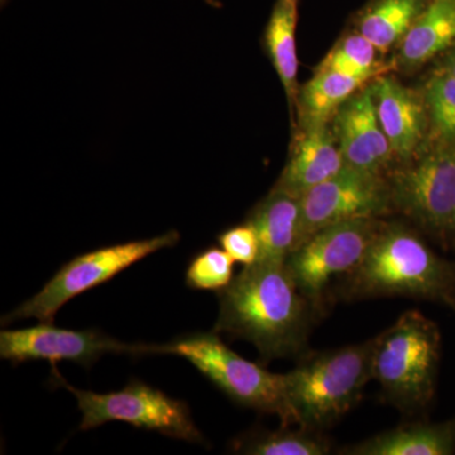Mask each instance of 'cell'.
I'll list each match as a JSON object with an SVG mask.
<instances>
[{
  "mask_svg": "<svg viewBox=\"0 0 455 455\" xmlns=\"http://www.w3.org/2000/svg\"><path fill=\"white\" fill-rule=\"evenodd\" d=\"M152 347L127 344L99 331H70L41 323L20 331H2L0 357L20 363L26 361H70L90 368L108 353L147 355Z\"/></svg>",
  "mask_w": 455,
  "mask_h": 455,
  "instance_id": "cell-11",
  "label": "cell"
},
{
  "mask_svg": "<svg viewBox=\"0 0 455 455\" xmlns=\"http://www.w3.org/2000/svg\"><path fill=\"white\" fill-rule=\"evenodd\" d=\"M346 166L334 132L325 127L301 130L281 173L278 190L301 197Z\"/></svg>",
  "mask_w": 455,
  "mask_h": 455,
  "instance_id": "cell-14",
  "label": "cell"
},
{
  "mask_svg": "<svg viewBox=\"0 0 455 455\" xmlns=\"http://www.w3.org/2000/svg\"><path fill=\"white\" fill-rule=\"evenodd\" d=\"M209 3H212V0H208Z\"/></svg>",
  "mask_w": 455,
  "mask_h": 455,
  "instance_id": "cell-28",
  "label": "cell"
},
{
  "mask_svg": "<svg viewBox=\"0 0 455 455\" xmlns=\"http://www.w3.org/2000/svg\"><path fill=\"white\" fill-rule=\"evenodd\" d=\"M387 182L394 208L430 232L449 230L455 214V140H439Z\"/></svg>",
  "mask_w": 455,
  "mask_h": 455,
  "instance_id": "cell-9",
  "label": "cell"
},
{
  "mask_svg": "<svg viewBox=\"0 0 455 455\" xmlns=\"http://www.w3.org/2000/svg\"><path fill=\"white\" fill-rule=\"evenodd\" d=\"M340 278L337 291L346 300L400 296L455 305V266L403 224L382 221L357 266Z\"/></svg>",
  "mask_w": 455,
  "mask_h": 455,
  "instance_id": "cell-2",
  "label": "cell"
},
{
  "mask_svg": "<svg viewBox=\"0 0 455 455\" xmlns=\"http://www.w3.org/2000/svg\"><path fill=\"white\" fill-rule=\"evenodd\" d=\"M442 71H444V73L455 77V49H453V51L449 53L447 59H445Z\"/></svg>",
  "mask_w": 455,
  "mask_h": 455,
  "instance_id": "cell-26",
  "label": "cell"
},
{
  "mask_svg": "<svg viewBox=\"0 0 455 455\" xmlns=\"http://www.w3.org/2000/svg\"><path fill=\"white\" fill-rule=\"evenodd\" d=\"M235 451L250 455H326L331 451V442L323 431L291 430L283 427L277 431H259L236 440Z\"/></svg>",
  "mask_w": 455,
  "mask_h": 455,
  "instance_id": "cell-21",
  "label": "cell"
},
{
  "mask_svg": "<svg viewBox=\"0 0 455 455\" xmlns=\"http://www.w3.org/2000/svg\"><path fill=\"white\" fill-rule=\"evenodd\" d=\"M334 134L347 166L382 175L394 151L377 116L371 86L340 107L334 116Z\"/></svg>",
  "mask_w": 455,
  "mask_h": 455,
  "instance_id": "cell-12",
  "label": "cell"
},
{
  "mask_svg": "<svg viewBox=\"0 0 455 455\" xmlns=\"http://www.w3.org/2000/svg\"><path fill=\"white\" fill-rule=\"evenodd\" d=\"M455 424H407L344 448L348 455H451Z\"/></svg>",
  "mask_w": 455,
  "mask_h": 455,
  "instance_id": "cell-16",
  "label": "cell"
},
{
  "mask_svg": "<svg viewBox=\"0 0 455 455\" xmlns=\"http://www.w3.org/2000/svg\"><path fill=\"white\" fill-rule=\"evenodd\" d=\"M152 353L188 359L230 400L278 416L283 427L295 425L283 374L268 372L259 364L236 355L215 331L187 335L164 346H154Z\"/></svg>",
  "mask_w": 455,
  "mask_h": 455,
  "instance_id": "cell-5",
  "label": "cell"
},
{
  "mask_svg": "<svg viewBox=\"0 0 455 455\" xmlns=\"http://www.w3.org/2000/svg\"><path fill=\"white\" fill-rule=\"evenodd\" d=\"M371 88L377 116L394 155L409 161L425 136L427 107L394 77L379 76Z\"/></svg>",
  "mask_w": 455,
  "mask_h": 455,
  "instance_id": "cell-13",
  "label": "cell"
},
{
  "mask_svg": "<svg viewBox=\"0 0 455 455\" xmlns=\"http://www.w3.org/2000/svg\"><path fill=\"white\" fill-rule=\"evenodd\" d=\"M300 220V197L272 188L247 220L259 242L257 262H286L298 247Z\"/></svg>",
  "mask_w": 455,
  "mask_h": 455,
  "instance_id": "cell-15",
  "label": "cell"
},
{
  "mask_svg": "<svg viewBox=\"0 0 455 455\" xmlns=\"http://www.w3.org/2000/svg\"><path fill=\"white\" fill-rule=\"evenodd\" d=\"M218 299L215 333L250 341L265 361L309 352L311 329L322 311L299 290L286 262L244 266Z\"/></svg>",
  "mask_w": 455,
  "mask_h": 455,
  "instance_id": "cell-1",
  "label": "cell"
},
{
  "mask_svg": "<svg viewBox=\"0 0 455 455\" xmlns=\"http://www.w3.org/2000/svg\"><path fill=\"white\" fill-rule=\"evenodd\" d=\"M299 245L319 230L357 220H379L390 212V187L382 175L344 166L300 197ZM296 247V248H298Z\"/></svg>",
  "mask_w": 455,
  "mask_h": 455,
  "instance_id": "cell-10",
  "label": "cell"
},
{
  "mask_svg": "<svg viewBox=\"0 0 455 455\" xmlns=\"http://www.w3.org/2000/svg\"><path fill=\"white\" fill-rule=\"evenodd\" d=\"M427 4V0H376L359 18V33L386 53L403 40Z\"/></svg>",
  "mask_w": 455,
  "mask_h": 455,
  "instance_id": "cell-20",
  "label": "cell"
},
{
  "mask_svg": "<svg viewBox=\"0 0 455 455\" xmlns=\"http://www.w3.org/2000/svg\"><path fill=\"white\" fill-rule=\"evenodd\" d=\"M449 230H451V232L453 233L455 236V214L453 217V220H451V228H449Z\"/></svg>",
  "mask_w": 455,
  "mask_h": 455,
  "instance_id": "cell-27",
  "label": "cell"
},
{
  "mask_svg": "<svg viewBox=\"0 0 455 455\" xmlns=\"http://www.w3.org/2000/svg\"><path fill=\"white\" fill-rule=\"evenodd\" d=\"M179 239V233L171 230L154 238L99 248L75 257L62 266L40 292L3 317V324L31 317L40 323L53 324L56 314L75 296L108 283L149 254L172 247Z\"/></svg>",
  "mask_w": 455,
  "mask_h": 455,
  "instance_id": "cell-6",
  "label": "cell"
},
{
  "mask_svg": "<svg viewBox=\"0 0 455 455\" xmlns=\"http://www.w3.org/2000/svg\"><path fill=\"white\" fill-rule=\"evenodd\" d=\"M298 2H299V0H298Z\"/></svg>",
  "mask_w": 455,
  "mask_h": 455,
  "instance_id": "cell-29",
  "label": "cell"
},
{
  "mask_svg": "<svg viewBox=\"0 0 455 455\" xmlns=\"http://www.w3.org/2000/svg\"><path fill=\"white\" fill-rule=\"evenodd\" d=\"M56 379L76 397L83 419L80 429L92 430L110 421H123L163 435L191 443H204L187 403L176 400L140 381H132L121 391L97 394L79 390Z\"/></svg>",
  "mask_w": 455,
  "mask_h": 455,
  "instance_id": "cell-7",
  "label": "cell"
},
{
  "mask_svg": "<svg viewBox=\"0 0 455 455\" xmlns=\"http://www.w3.org/2000/svg\"><path fill=\"white\" fill-rule=\"evenodd\" d=\"M425 107L439 140H455V77L440 71L427 83Z\"/></svg>",
  "mask_w": 455,
  "mask_h": 455,
  "instance_id": "cell-23",
  "label": "cell"
},
{
  "mask_svg": "<svg viewBox=\"0 0 455 455\" xmlns=\"http://www.w3.org/2000/svg\"><path fill=\"white\" fill-rule=\"evenodd\" d=\"M235 259L223 248H209L197 254L187 269V284L193 290L220 291L232 283Z\"/></svg>",
  "mask_w": 455,
  "mask_h": 455,
  "instance_id": "cell-24",
  "label": "cell"
},
{
  "mask_svg": "<svg viewBox=\"0 0 455 455\" xmlns=\"http://www.w3.org/2000/svg\"><path fill=\"white\" fill-rule=\"evenodd\" d=\"M381 223L357 220L326 227L287 257V268L299 290L322 313L331 281L357 266Z\"/></svg>",
  "mask_w": 455,
  "mask_h": 455,
  "instance_id": "cell-8",
  "label": "cell"
},
{
  "mask_svg": "<svg viewBox=\"0 0 455 455\" xmlns=\"http://www.w3.org/2000/svg\"><path fill=\"white\" fill-rule=\"evenodd\" d=\"M379 51L362 33L347 36L329 52L319 65L320 70L348 75L368 82L381 76L386 70L377 62Z\"/></svg>",
  "mask_w": 455,
  "mask_h": 455,
  "instance_id": "cell-22",
  "label": "cell"
},
{
  "mask_svg": "<svg viewBox=\"0 0 455 455\" xmlns=\"http://www.w3.org/2000/svg\"><path fill=\"white\" fill-rule=\"evenodd\" d=\"M439 359L438 326L420 311L409 310L374 338L373 379L390 405L414 414L433 398Z\"/></svg>",
  "mask_w": 455,
  "mask_h": 455,
  "instance_id": "cell-4",
  "label": "cell"
},
{
  "mask_svg": "<svg viewBox=\"0 0 455 455\" xmlns=\"http://www.w3.org/2000/svg\"><path fill=\"white\" fill-rule=\"evenodd\" d=\"M220 248L235 262L241 263L243 266H250L256 263L259 257V242L256 232L251 224L245 221L242 226L230 228L226 232L218 236Z\"/></svg>",
  "mask_w": 455,
  "mask_h": 455,
  "instance_id": "cell-25",
  "label": "cell"
},
{
  "mask_svg": "<svg viewBox=\"0 0 455 455\" xmlns=\"http://www.w3.org/2000/svg\"><path fill=\"white\" fill-rule=\"evenodd\" d=\"M298 3V0H277L265 32L269 59L283 83L291 108L299 94L295 38Z\"/></svg>",
  "mask_w": 455,
  "mask_h": 455,
  "instance_id": "cell-19",
  "label": "cell"
},
{
  "mask_svg": "<svg viewBox=\"0 0 455 455\" xmlns=\"http://www.w3.org/2000/svg\"><path fill=\"white\" fill-rule=\"evenodd\" d=\"M374 338L324 352H307L284 373L295 425L323 431L348 414L372 376Z\"/></svg>",
  "mask_w": 455,
  "mask_h": 455,
  "instance_id": "cell-3",
  "label": "cell"
},
{
  "mask_svg": "<svg viewBox=\"0 0 455 455\" xmlns=\"http://www.w3.org/2000/svg\"><path fill=\"white\" fill-rule=\"evenodd\" d=\"M366 79L317 68L310 82L298 94L301 130L325 127L340 107L359 92Z\"/></svg>",
  "mask_w": 455,
  "mask_h": 455,
  "instance_id": "cell-18",
  "label": "cell"
},
{
  "mask_svg": "<svg viewBox=\"0 0 455 455\" xmlns=\"http://www.w3.org/2000/svg\"><path fill=\"white\" fill-rule=\"evenodd\" d=\"M454 44L455 0H430L401 41V64L419 68Z\"/></svg>",
  "mask_w": 455,
  "mask_h": 455,
  "instance_id": "cell-17",
  "label": "cell"
}]
</instances>
